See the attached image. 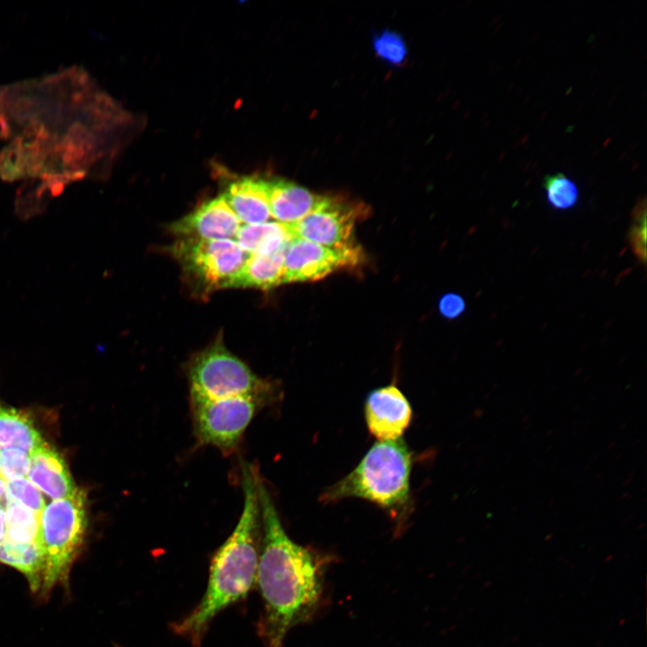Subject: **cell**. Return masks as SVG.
I'll return each instance as SVG.
<instances>
[{
    "instance_id": "1",
    "label": "cell",
    "mask_w": 647,
    "mask_h": 647,
    "mask_svg": "<svg viewBox=\"0 0 647 647\" xmlns=\"http://www.w3.org/2000/svg\"><path fill=\"white\" fill-rule=\"evenodd\" d=\"M258 490L262 519L256 576L262 601L258 634L267 647H282L288 633L315 613L325 562L287 535L261 478Z\"/></svg>"
},
{
    "instance_id": "2",
    "label": "cell",
    "mask_w": 647,
    "mask_h": 647,
    "mask_svg": "<svg viewBox=\"0 0 647 647\" xmlns=\"http://www.w3.org/2000/svg\"><path fill=\"white\" fill-rule=\"evenodd\" d=\"M259 474L250 465H242L244 508L229 537L217 550L209 566L206 591L183 618L174 622L173 631L194 647H199L212 620L230 605L244 598L256 584L262 538L259 499Z\"/></svg>"
},
{
    "instance_id": "3",
    "label": "cell",
    "mask_w": 647,
    "mask_h": 647,
    "mask_svg": "<svg viewBox=\"0 0 647 647\" xmlns=\"http://www.w3.org/2000/svg\"><path fill=\"white\" fill-rule=\"evenodd\" d=\"M412 454L402 439L377 440L355 468L321 494L324 503L367 500L403 522L410 510Z\"/></svg>"
},
{
    "instance_id": "4",
    "label": "cell",
    "mask_w": 647,
    "mask_h": 647,
    "mask_svg": "<svg viewBox=\"0 0 647 647\" xmlns=\"http://www.w3.org/2000/svg\"><path fill=\"white\" fill-rule=\"evenodd\" d=\"M86 527V494L83 490L45 505L40 514L38 540L43 557L40 597H49L58 585L67 586Z\"/></svg>"
},
{
    "instance_id": "5",
    "label": "cell",
    "mask_w": 647,
    "mask_h": 647,
    "mask_svg": "<svg viewBox=\"0 0 647 647\" xmlns=\"http://www.w3.org/2000/svg\"><path fill=\"white\" fill-rule=\"evenodd\" d=\"M190 397L223 399L236 396H265L275 399L272 382L255 375L223 343L215 342L191 361L188 369Z\"/></svg>"
},
{
    "instance_id": "6",
    "label": "cell",
    "mask_w": 647,
    "mask_h": 647,
    "mask_svg": "<svg viewBox=\"0 0 647 647\" xmlns=\"http://www.w3.org/2000/svg\"><path fill=\"white\" fill-rule=\"evenodd\" d=\"M195 436L202 445L223 453L235 451L257 412L274 399L265 396H236L223 399L190 397Z\"/></svg>"
},
{
    "instance_id": "7",
    "label": "cell",
    "mask_w": 647,
    "mask_h": 647,
    "mask_svg": "<svg viewBox=\"0 0 647 647\" xmlns=\"http://www.w3.org/2000/svg\"><path fill=\"white\" fill-rule=\"evenodd\" d=\"M172 252L187 277L205 293L232 288L250 256L232 239H180Z\"/></svg>"
},
{
    "instance_id": "8",
    "label": "cell",
    "mask_w": 647,
    "mask_h": 647,
    "mask_svg": "<svg viewBox=\"0 0 647 647\" xmlns=\"http://www.w3.org/2000/svg\"><path fill=\"white\" fill-rule=\"evenodd\" d=\"M366 212L367 207L361 203L324 196L317 208L287 227L291 237L328 247L349 246L354 244V226Z\"/></svg>"
},
{
    "instance_id": "9",
    "label": "cell",
    "mask_w": 647,
    "mask_h": 647,
    "mask_svg": "<svg viewBox=\"0 0 647 647\" xmlns=\"http://www.w3.org/2000/svg\"><path fill=\"white\" fill-rule=\"evenodd\" d=\"M360 246L328 247L291 237L284 253L282 283L315 281L362 261Z\"/></svg>"
},
{
    "instance_id": "10",
    "label": "cell",
    "mask_w": 647,
    "mask_h": 647,
    "mask_svg": "<svg viewBox=\"0 0 647 647\" xmlns=\"http://www.w3.org/2000/svg\"><path fill=\"white\" fill-rule=\"evenodd\" d=\"M364 412L368 431L378 440L402 439L412 417L409 401L394 385L372 390L366 398Z\"/></svg>"
},
{
    "instance_id": "11",
    "label": "cell",
    "mask_w": 647,
    "mask_h": 647,
    "mask_svg": "<svg viewBox=\"0 0 647 647\" xmlns=\"http://www.w3.org/2000/svg\"><path fill=\"white\" fill-rule=\"evenodd\" d=\"M240 221L220 195L204 202L194 211L171 225L180 239H230L240 228Z\"/></svg>"
},
{
    "instance_id": "12",
    "label": "cell",
    "mask_w": 647,
    "mask_h": 647,
    "mask_svg": "<svg viewBox=\"0 0 647 647\" xmlns=\"http://www.w3.org/2000/svg\"><path fill=\"white\" fill-rule=\"evenodd\" d=\"M27 478L52 500L74 495L78 488L62 455L45 441L31 454Z\"/></svg>"
},
{
    "instance_id": "13",
    "label": "cell",
    "mask_w": 647,
    "mask_h": 647,
    "mask_svg": "<svg viewBox=\"0 0 647 647\" xmlns=\"http://www.w3.org/2000/svg\"><path fill=\"white\" fill-rule=\"evenodd\" d=\"M267 197L270 216L283 225L299 221L324 199L292 182L275 178L267 180Z\"/></svg>"
},
{
    "instance_id": "14",
    "label": "cell",
    "mask_w": 647,
    "mask_h": 647,
    "mask_svg": "<svg viewBox=\"0 0 647 647\" xmlns=\"http://www.w3.org/2000/svg\"><path fill=\"white\" fill-rule=\"evenodd\" d=\"M240 223L268 222L271 217L267 197V179L244 176L232 181L223 194Z\"/></svg>"
},
{
    "instance_id": "15",
    "label": "cell",
    "mask_w": 647,
    "mask_h": 647,
    "mask_svg": "<svg viewBox=\"0 0 647 647\" xmlns=\"http://www.w3.org/2000/svg\"><path fill=\"white\" fill-rule=\"evenodd\" d=\"M286 246L269 254H250L232 288L266 290L282 284Z\"/></svg>"
},
{
    "instance_id": "16",
    "label": "cell",
    "mask_w": 647,
    "mask_h": 647,
    "mask_svg": "<svg viewBox=\"0 0 647 647\" xmlns=\"http://www.w3.org/2000/svg\"><path fill=\"white\" fill-rule=\"evenodd\" d=\"M43 442L29 415L0 404V449L17 448L31 454Z\"/></svg>"
},
{
    "instance_id": "17",
    "label": "cell",
    "mask_w": 647,
    "mask_h": 647,
    "mask_svg": "<svg viewBox=\"0 0 647 647\" xmlns=\"http://www.w3.org/2000/svg\"><path fill=\"white\" fill-rule=\"evenodd\" d=\"M236 243L249 254H269L287 245L291 236L287 225L279 222L240 226L236 235Z\"/></svg>"
},
{
    "instance_id": "18",
    "label": "cell",
    "mask_w": 647,
    "mask_h": 647,
    "mask_svg": "<svg viewBox=\"0 0 647 647\" xmlns=\"http://www.w3.org/2000/svg\"><path fill=\"white\" fill-rule=\"evenodd\" d=\"M0 563L19 571L27 580L30 589L40 592L43 557L37 544L22 545L3 540L0 543Z\"/></svg>"
},
{
    "instance_id": "19",
    "label": "cell",
    "mask_w": 647,
    "mask_h": 647,
    "mask_svg": "<svg viewBox=\"0 0 647 647\" xmlns=\"http://www.w3.org/2000/svg\"><path fill=\"white\" fill-rule=\"evenodd\" d=\"M5 535L4 540L22 545H39L40 514L5 498Z\"/></svg>"
},
{
    "instance_id": "20",
    "label": "cell",
    "mask_w": 647,
    "mask_h": 647,
    "mask_svg": "<svg viewBox=\"0 0 647 647\" xmlns=\"http://www.w3.org/2000/svg\"><path fill=\"white\" fill-rule=\"evenodd\" d=\"M543 188L548 205L555 210H568L578 203V187L563 173L546 175L543 181Z\"/></svg>"
},
{
    "instance_id": "21",
    "label": "cell",
    "mask_w": 647,
    "mask_h": 647,
    "mask_svg": "<svg viewBox=\"0 0 647 647\" xmlns=\"http://www.w3.org/2000/svg\"><path fill=\"white\" fill-rule=\"evenodd\" d=\"M375 53L392 66L404 63L408 50L403 37L395 31H384L373 39Z\"/></svg>"
},
{
    "instance_id": "22",
    "label": "cell",
    "mask_w": 647,
    "mask_h": 647,
    "mask_svg": "<svg viewBox=\"0 0 647 647\" xmlns=\"http://www.w3.org/2000/svg\"><path fill=\"white\" fill-rule=\"evenodd\" d=\"M627 242L634 255L644 265L646 261V202L644 197L640 199L633 208Z\"/></svg>"
},
{
    "instance_id": "23",
    "label": "cell",
    "mask_w": 647,
    "mask_h": 647,
    "mask_svg": "<svg viewBox=\"0 0 647 647\" xmlns=\"http://www.w3.org/2000/svg\"><path fill=\"white\" fill-rule=\"evenodd\" d=\"M4 496L39 514L46 505L42 492L27 477L5 482Z\"/></svg>"
},
{
    "instance_id": "24",
    "label": "cell",
    "mask_w": 647,
    "mask_h": 647,
    "mask_svg": "<svg viewBox=\"0 0 647 647\" xmlns=\"http://www.w3.org/2000/svg\"><path fill=\"white\" fill-rule=\"evenodd\" d=\"M30 465V453L17 448L0 449V477L4 482L27 477Z\"/></svg>"
},
{
    "instance_id": "25",
    "label": "cell",
    "mask_w": 647,
    "mask_h": 647,
    "mask_svg": "<svg viewBox=\"0 0 647 647\" xmlns=\"http://www.w3.org/2000/svg\"><path fill=\"white\" fill-rule=\"evenodd\" d=\"M439 311L443 317L454 320L465 311V301L459 294L447 293L439 301Z\"/></svg>"
},
{
    "instance_id": "26",
    "label": "cell",
    "mask_w": 647,
    "mask_h": 647,
    "mask_svg": "<svg viewBox=\"0 0 647 647\" xmlns=\"http://www.w3.org/2000/svg\"><path fill=\"white\" fill-rule=\"evenodd\" d=\"M5 535V510L0 505V543L4 540Z\"/></svg>"
},
{
    "instance_id": "27",
    "label": "cell",
    "mask_w": 647,
    "mask_h": 647,
    "mask_svg": "<svg viewBox=\"0 0 647 647\" xmlns=\"http://www.w3.org/2000/svg\"><path fill=\"white\" fill-rule=\"evenodd\" d=\"M5 494V482L0 477V500L4 498Z\"/></svg>"
}]
</instances>
